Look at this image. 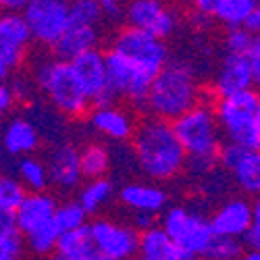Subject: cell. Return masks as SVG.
<instances>
[{"label": "cell", "mask_w": 260, "mask_h": 260, "mask_svg": "<svg viewBox=\"0 0 260 260\" xmlns=\"http://www.w3.org/2000/svg\"><path fill=\"white\" fill-rule=\"evenodd\" d=\"M132 136L138 165L150 179H171L185 169V152L171 121L148 117L134 129Z\"/></svg>", "instance_id": "obj_1"}, {"label": "cell", "mask_w": 260, "mask_h": 260, "mask_svg": "<svg viewBox=\"0 0 260 260\" xmlns=\"http://www.w3.org/2000/svg\"><path fill=\"white\" fill-rule=\"evenodd\" d=\"M171 127L185 152V167L196 173H206L216 165L223 146L221 127L208 104H193L189 111L173 119Z\"/></svg>", "instance_id": "obj_2"}, {"label": "cell", "mask_w": 260, "mask_h": 260, "mask_svg": "<svg viewBox=\"0 0 260 260\" xmlns=\"http://www.w3.org/2000/svg\"><path fill=\"white\" fill-rule=\"evenodd\" d=\"M200 102V88L193 71L183 62H167L152 77L146 108L154 117L173 121Z\"/></svg>", "instance_id": "obj_3"}, {"label": "cell", "mask_w": 260, "mask_h": 260, "mask_svg": "<svg viewBox=\"0 0 260 260\" xmlns=\"http://www.w3.org/2000/svg\"><path fill=\"white\" fill-rule=\"evenodd\" d=\"M214 117L229 142L260 148V96L254 88L219 98Z\"/></svg>", "instance_id": "obj_4"}, {"label": "cell", "mask_w": 260, "mask_h": 260, "mask_svg": "<svg viewBox=\"0 0 260 260\" xmlns=\"http://www.w3.org/2000/svg\"><path fill=\"white\" fill-rule=\"evenodd\" d=\"M36 81L60 113L69 117H81L88 113L90 98L79 83L71 62L58 58L40 62L36 67Z\"/></svg>", "instance_id": "obj_5"}, {"label": "cell", "mask_w": 260, "mask_h": 260, "mask_svg": "<svg viewBox=\"0 0 260 260\" xmlns=\"http://www.w3.org/2000/svg\"><path fill=\"white\" fill-rule=\"evenodd\" d=\"M160 227L173 240V244L179 248L183 260L202 258L212 240L208 219H204L200 212H191L183 206L169 208L160 219Z\"/></svg>", "instance_id": "obj_6"}, {"label": "cell", "mask_w": 260, "mask_h": 260, "mask_svg": "<svg viewBox=\"0 0 260 260\" xmlns=\"http://www.w3.org/2000/svg\"><path fill=\"white\" fill-rule=\"evenodd\" d=\"M71 0H27L21 11L29 29L31 42L40 46H52L60 34L69 27Z\"/></svg>", "instance_id": "obj_7"}, {"label": "cell", "mask_w": 260, "mask_h": 260, "mask_svg": "<svg viewBox=\"0 0 260 260\" xmlns=\"http://www.w3.org/2000/svg\"><path fill=\"white\" fill-rule=\"evenodd\" d=\"M104 67H106V81L117 96L132 100L136 106H146L148 88L154 77L152 73H148L138 62L127 58L115 48L104 52Z\"/></svg>", "instance_id": "obj_8"}, {"label": "cell", "mask_w": 260, "mask_h": 260, "mask_svg": "<svg viewBox=\"0 0 260 260\" xmlns=\"http://www.w3.org/2000/svg\"><path fill=\"white\" fill-rule=\"evenodd\" d=\"M113 48L125 54L127 58H132L134 62H138L142 69H146L152 75H156L169 62V50L165 40H158L154 36H150L148 31L129 27V25L117 34Z\"/></svg>", "instance_id": "obj_9"}, {"label": "cell", "mask_w": 260, "mask_h": 260, "mask_svg": "<svg viewBox=\"0 0 260 260\" xmlns=\"http://www.w3.org/2000/svg\"><path fill=\"white\" fill-rule=\"evenodd\" d=\"M88 227H90L92 246L102 258L132 260L138 254L140 231H136L134 227H127V225L108 221V219H96Z\"/></svg>", "instance_id": "obj_10"}, {"label": "cell", "mask_w": 260, "mask_h": 260, "mask_svg": "<svg viewBox=\"0 0 260 260\" xmlns=\"http://www.w3.org/2000/svg\"><path fill=\"white\" fill-rule=\"evenodd\" d=\"M71 62V67L83 85L85 94L90 98V104L94 106H111L117 102L115 90L106 81V67H104V54L100 50H88L79 56H75Z\"/></svg>", "instance_id": "obj_11"}, {"label": "cell", "mask_w": 260, "mask_h": 260, "mask_svg": "<svg viewBox=\"0 0 260 260\" xmlns=\"http://www.w3.org/2000/svg\"><path fill=\"white\" fill-rule=\"evenodd\" d=\"M123 13L129 27L148 31L158 40L169 38L177 25L175 13L162 0H132Z\"/></svg>", "instance_id": "obj_12"}, {"label": "cell", "mask_w": 260, "mask_h": 260, "mask_svg": "<svg viewBox=\"0 0 260 260\" xmlns=\"http://www.w3.org/2000/svg\"><path fill=\"white\" fill-rule=\"evenodd\" d=\"M225 171L233 177L237 187L246 193H258L260 189V154L258 150L240 146V144H225L219 150V158Z\"/></svg>", "instance_id": "obj_13"}, {"label": "cell", "mask_w": 260, "mask_h": 260, "mask_svg": "<svg viewBox=\"0 0 260 260\" xmlns=\"http://www.w3.org/2000/svg\"><path fill=\"white\" fill-rule=\"evenodd\" d=\"M31 36L21 13H0V60L17 69L25 58Z\"/></svg>", "instance_id": "obj_14"}, {"label": "cell", "mask_w": 260, "mask_h": 260, "mask_svg": "<svg viewBox=\"0 0 260 260\" xmlns=\"http://www.w3.org/2000/svg\"><path fill=\"white\" fill-rule=\"evenodd\" d=\"M258 75L252 71V64L250 58L246 54H231L227 52L219 73L214 77V94L223 98L235 92H242V90H250L258 83Z\"/></svg>", "instance_id": "obj_15"}, {"label": "cell", "mask_w": 260, "mask_h": 260, "mask_svg": "<svg viewBox=\"0 0 260 260\" xmlns=\"http://www.w3.org/2000/svg\"><path fill=\"white\" fill-rule=\"evenodd\" d=\"M56 198L44 191H29L23 196V200L19 202V206L15 208V216H17V229L21 235H27L29 231L46 225L48 221H52L54 210H56Z\"/></svg>", "instance_id": "obj_16"}, {"label": "cell", "mask_w": 260, "mask_h": 260, "mask_svg": "<svg viewBox=\"0 0 260 260\" xmlns=\"http://www.w3.org/2000/svg\"><path fill=\"white\" fill-rule=\"evenodd\" d=\"M252 212H254V202H250L246 198H231V200H227L208 219L212 235L242 237V233L248 229V225L252 221Z\"/></svg>", "instance_id": "obj_17"}, {"label": "cell", "mask_w": 260, "mask_h": 260, "mask_svg": "<svg viewBox=\"0 0 260 260\" xmlns=\"http://www.w3.org/2000/svg\"><path fill=\"white\" fill-rule=\"evenodd\" d=\"M48 181L54 183L58 189L69 191L79 185L81 169H79V150L71 144H62L52 150L46 162Z\"/></svg>", "instance_id": "obj_18"}, {"label": "cell", "mask_w": 260, "mask_h": 260, "mask_svg": "<svg viewBox=\"0 0 260 260\" xmlns=\"http://www.w3.org/2000/svg\"><path fill=\"white\" fill-rule=\"evenodd\" d=\"M90 125L96 129L98 134L111 138L115 142H125L132 138L136 123L132 115L125 113L123 108L111 104V106H94L90 113Z\"/></svg>", "instance_id": "obj_19"}, {"label": "cell", "mask_w": 260, "mask_h": 260, "mask_svg": "<svg viewBox=\"0 0 260 260\" xmlns=\"http://www.w3.org/2000/svg\"><path fill=\"white\" fill-rule=\"evenodd\" d=\"M3 148L11 156H27L40 146L38 127L25 117H13L3 129Z\"/></svg>", "instance_id": "obj_20"}, {"label": "cell", "mask_w": 260, "mask_h": 260, "mask_svg": "<svg viewBox=\"0 0 260 260\" xmlns=\"http://www.w3.org/2000/svg\"><path fill=\"white\" fill-rule=\"evenodd\" d=\"M98 31L96 27H88V25H73L69 23V27L60 34V38L52 44L54 56L58 60H73L75 56L94 50L98 46Z\"/></svg>", "instance_id": "obj_21"}, {"label": "cell", "mask_w": 260, "mask_h": 260, "mask_svg": "<svg viewBox=\"0 0 260 260\" xmlns=\"http://www.w3.org/2000/svg\"><path fill=\"white\" fill-rule=\"evenodd\" d=\"M121 202L134 212L158 214L167 206V193L152 183H127L121 193Z\"/></svg>", "instance_id": "obj_22"}, {"label": "cell", "mask_w": 260, "mask_h": 260, "mask_svg": "<svg viewBox=\"0 0 260 260\" xmlns=\"http://www.w3.org/2000/svg\"><path fill=\"white\" fill-rule=\"evenodd\" d=\"M138 254L142 256V260H183L179 248L173 244L160 225H152L140 231Z\"/></svg>", "instance_id": "obj_23"}, {"label": "cell", "mask_w": 260, "mask_h": 260, "mask_svg": "<svg viewBox=\"0 0 260 260\" xmlns=\"http://www.w3.org/2000/svg\"><path fill=\"white\" fill-rule=\"evenodd\" d=\"M79 169H81V177H88V179L104 177L108 169H111L108 150L100 144L85 146L83 150H79Z\"/></svg>", "instance_id": "obj_24"}, {"label": "cell", "mask_w": 260, "mask_h": 260, "mask_svg": "<svg viewBox=\"0 0 260 260\" xmlns=\"http://www.w3.org/2000/svg\"><path fill=\"white\" fill-rule=\"evenodd\" d=\"M17 173H19V181L25 189L29 191H44L48 187V173H46V165L38 160L36 156H19V165H17Z\"/></svg>", "instance_id": "obj_25"}, {"label": "cell", "mask_w": 260, "mask_h": 260, "mask_svg": "<svg viewBox=\"0 0 260 260\" xmlns=\"http://www.w3.org/2000/svg\"><path fill=\"white\" fill-rule=\"evenodd\" d=\"M90 250H94V246H92V237H90V227L85 223V225L69 229V231H60L58 240H56V248L52 254L77 256V254L90 252Z\"/></svg>", "instance_id": "obj_26"}, {"label": "cell", "mask_w": 260, "mask_h": 260, "mask_svg": "<svg viewBox=\"0 0 260 260\" xmlns=\"http://www.w3.org/2000/svg\"><path fill=\"white\" fill-rule=\"evenodd\" d=\"M111 196H113V183L104 177H98V179H90L83 185V189L79 191L77 202L81 204V208L88 214H94L111 200Z\"/></svg>", "instance_id": "obj_27"}, {"label": "cell", "mask_w": 260, "mask_h": 260, "mask_svg": "<svg viewBox=\"0 0 260 260\" xmlns=\"http://www.w3.org/2000/svg\"><path fill=\"white\" fill-rule=\"evenodd\" d=\"M254 9H258V0H221L214 17L227 27H235V25H242L244 19Z\"/></svg>", "instance_id": "obj_28"}, {"label": "cell", "mask_w": 260, "mask_h": 260, "mask_svg": "<svg viewBox=\"0 0 260 260\" xmlns=\"http://www.w3.org/2000/svg\"><path fill=\"white\" fill-rule=\"evenodd\" d=\"M58 235H60V229L56 227V223L54 221H48L46 225H42V227L29 231L25 235V244H27V248L34 254L46 256V254H52L54 252Z\"/></svg>", "instance_id": "obj_29"}, {"label": "cell", "mask_w": 260, "mask_h": 260, "mask_svg": "<svg viewBox=\"0 0 260 260\" xmlns=\"http://www.w3.org/2000/svg\"><path fill=\"white\" fill-rule=\"evenodd\" d=\"M244 244L240 237H227V235H212V240L202 258L206 260H240L244 254Z\"/></svg>", "instance_id": "obj_30"}, {"label": "cell", "mask_w": 260, "mask_h": 260, "mask_svg": "<svg viewBox=\"0 0 260 260\" xmlns=\"http://www.w3.org/2000/svg\"><path fill=\"white\" fill-rule=\"evenodd\" d=\"M102 11L96 0H71L69 3V23L96 27L102 19Z\"/></svg>", "instance_id": "obj_31"}, {"label": "cell", "mask_w": 260, "mask_h": 260, "mask_svg": "<svg viewBox=\"0 0 260 260\" xmlns=\"http://www.w3.org/2000/svg\"><path fill=\"white\" fill-rule=\"evenodd\" d=\"M52 221L56 223L60 231H69V229H75L88 223V212L81 208L79 202H67V204L56 206Z\"/></svg>", "instance_id": "obj_32"}, {"label": "cell", "mask_w": 260, "mask_h": 260, "mask_svg": "<svg viewBox=\"0 0 260 260\" xmlns=\"http://www.w3.org/2000/svg\"><path fill=\"white\" fill-rule=\"evenodd\" d=\"M254 42H258V34H250L246 27L235 25L229 27L225 36V48L231 54H246L254 46Z\"/></svg>", "instance_id": "obj_33"}, {"label": "cell", "mask_w": 260, "mask_h": 260, "mask_svg": "<svg viewBox=\"0 0 260 260\" xmlns=\"http://www.w3.org/2000/svg\"><path fill=\"white\" fill-rule=\"evenodd\" d=\"M25 187L21 185L19 179L11 175H0V208H11L15 210L19 202L25 196Z\"/></svg>", "instance_id": "obj_34"}, {"label": "cell", "mask_w": 260, "mask_h": 260, "mask_svg": "<svg viewBox=\"0 0 260 260\" xmlns=\"http://www.w3.org/2000/svg\"><path fill=\"white\" fill-rule=\"evenodd\" d=\"M23 235L15 233H0V260H21L23 256Z\"/></svg>", "instance_id": "obj_35"}, {"label": "cell", "mask_w": 260, "mask_h": 260, "mask_svg": "<svg viewBox=\"0 0 260 260\" xmlns=\"http://www.w3.org/2000/svg\"><path fill=\"white\" fill-rule=\"evenodd\" d=\"M240 242H242L244 248H248V250H258V246H260V204H258V202H254L252 221H250L248 229L242 233Z\"/></svg>", "instance_id": "obj_36"}, {"label": "cell", "mask_w": 260, "mask_h": 260, "mask_svg": "<svg viewBox=\"0 0 260 260\" xmlns=\"http://www.w3.org/2000/svg\"><path fill=\"white\" fill-rule=\"evenodd\" d=\"M17 229V216L11 208H0V233H15Z\"/></svg>", "instance_id": "obj_37"}, {"label": "cell", "mask_w": 260, "mask_h": 260, "mask_svg": "<svg viewBox=\"0 0 260 260\" xmlns=\"http://www.w3.org/2000/svg\"><path fill=\"white\" fill-rule=\"evenodd\" d=\"M13 104H15V98H13L11 88L5 81H0V121H3V117L13 108Z\"/></svg>", "instance_id": "obj_38"}, {"label": "cell", "mask_w": 260, "mask_h": 260, "mask_svg": "<svg viewBox=\"0 0 260 260\" xmlns=\"http://www.w3.org/2000/svg\"><path fill=\"white\" fill-rule=\"evenodd\" d=\"M102 15L106 17H111V19H117L123 15V3L121 0H96Z\"/></svg>", "instance_id": "obj_39"}, {"label": "cell", "mask_w": 260, "mask_h": 260, "mask_svg": "<svg viewBox=\"0 0 260 260\" xmlns=\"http://www.w3.org/2000/svg\"><path fill=\"white\" fill-rule=\"evenodd\" d=\"M219 3H221V0H191V7H193V11H196V13L214 17Z\"/></svg>", "instance_id": "obj_40"}, {"label": "cell", "mask_w": 260, "mask_h": 260, "mask_svg": "<svg viewBox=\"0 0 260 260\" xmlns=\"http://www.w3.org/2000/svg\"><path fill=\"white\" fill-rule=\"evenodd\" d=\"M154 216H156V214H152V212H134V229H136V231H144V229H148V227L156 225Z\"/></svg>", "instance_id": "obj_41"}, {"label": "cell", "mask_w": 260, "mask_h": 260, "mask_svg": "<svg viewBox=\"0 0 260 260\" xmlns=\"http://www.w3.org/2000/svg\"><path fill=\"white\" fill-rule=\"evenodd\" d=\"M9 88H11V92H13V98L15 100H25L27 98V94H29V83L23 79V77H17L11 85H9Z\"/></svg>", "instance_id": "obj_42"}, {"label": "cell", "mask_w": 260, "mask_h": 260, "mask_svg": "<svg viewBox=\"0 0 260 260\" xmlns=\"http://www.w3.org/2000/svg\"><path fill=\"white\" fill-rule=\"evenodd\" d=\"M242 27H246L250 34H258V29H260V9H254V11L244 19Z\"/></svg>", "instance_id": "obj_43"}, {"label": "cell", "mask_w": 260, "mask_h": 260, "mask_svg": "<svg viewBox=\"0 0 260 260\" xmlns=\"http://www.w3.org/2000/svg\"><path fill=\"white\" fill-rule=\"evenodd\" d=\"M27 0H0V11L3 13H21Z\"/></svg>", "instance_id": "obj_44"}, {"label": "cell", "mask_w": 260, "mask_h": 260, "mask_svg": "<svg viewBox=\"0 0 260 260\" xmlns=\"http://www.w3.org/2000/svg\"><path fill=\"white\" fill-rule=\"evenodd\" d=\"M54 260H106V258H102L96 250H90V252H83V254H77V256H58V254H54Z\"/></svg>", "instance_id": "obj_45"}, {"label": "cell", "mask_w": 260, "mask_h": 260, "mask_svg": "<svg viewBox=\"0 0 260 260\" xmlns=\"http://www.w3.org/2000/svg\"><path fill=\"white\" fill-rule=\"evenodd\" d=\"M191 23L196 25V27H208V25H210V17L193 11V15H191Z\"/></svg>", "instance_id": "obj_46"}, {"label": "cell", "mask_w": 260, "mask_h": 260, "mask_svg": "<svg viewBox=\"0 0 260 260\" xmlns=\"http://www.w3.org/2000/svg\"><path fill=\"white\" fill-rule=\"evenodd\" d=\"M240 260H260V252L258 250H244V254L240 256Z\"/></svg>", "instance_id": "obj_47"}, {"label": "cell", "mask_w": 260, "mask_h": 260, "mask_svg": "<svg viewBox=\"0 0 260 260\" xmlns=\"http://www.w3.org/2000/svg\"><path fill=\"white\" fill-rule=\"evenodd\" d=\"M9 73H11V69L7 67V64H5L3 60H0V81H5V79L9 77Z\"/></svg>", "instance_id": "obj_48"}, {"label": "cell", "mask_w": 260, "mask_h": 260, "mask_svg": "<svg viewBox=\"0 0 260 260\" xmlns=\"http://www.w3.org/2000/svg\"><path fill=\"white\" fill-rule=\"evenodd\" d=\"M191 260H198V258H191ZM204 260H206V258H204Z\"/></svg>", "instance_id": "obj_49"}, {"label": "cell", "mask_w": 260, "mask_h": 260, "mask_svg": "<svg viewBox=\"0 0 260 260\" xmlns=\"http://www.w3.org/2000/svg\"><path fill=\"white\" fill-rule=\"evenodd\" d=\"M117 260H125V258H117Z\"/></svg>", "instance_id": "obj_50"}]
</instances>
